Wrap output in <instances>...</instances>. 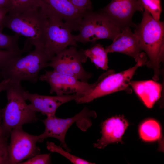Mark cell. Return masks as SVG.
Segmentation results:
<instances>
[{
    "instance_id": "cell-1",
    "label": "cell",
    "mask_w": 164,
    "mask_h": 164,
    "mask_svg": "<svg viewBox=\"0 0 164 164\" xmlns=\"http://www.w3.org/2000/svg\"><path fill=\"white\" fill-rule=\"evenodd\" d=\"M140 23L137 25L134 33L137 36L141 48L148 58L145 65L154 71L153 80L159 79L161 64L164 59V22L154 19L144 10Z\"/></svg>"
},
{
    "instance_id": "cell-2",
    "label": "cell",
    "mask_w": 164,
    "mask_h": 164,
    "mask_svg": "<svg viewBox=\"0 0 164 164\" xmlns=\"http://www.w3.org/2000/svg\"><path fill=\"white\" fill-rule=\"evenodd\" d=\"M34 46L33 50L25 56L13 58L3 68L1 74L3 79L15 83L22 81L33 83L37 82L40 71L47 67L50 59L45 53L42 45Z\"/></svg>"
},
{
    "instance_id": "cell-3",
    "label": "cell",
    "mask_w": 164,
    "mask_h": 164,
    "mask_svg": "<svg viewBox=\"0 0 164 164\" xmlns=\"http://www.w3.org/2000/svg\"><path fill=\"white\" fill-rule=\"evenodd\" d=\"M25 89L21 83L10 82L5 91L7 103L2 109L1 126L4 133L8 136L13 129L37 120L35 112L27 104L23 95Z\"/></svg>"
},
{
    "instance_id": "cell-4",
    "label": "cell",
    "mask_w": 164,
    "mask_h": 164,
    "mask_svg": "<svg viewBox=\"0 0 164 164\" xmlns=\"http://www.w3.org/2000/svg\"><path fill=\"white\" fill-rule=\"evenodd\" d=\"M148 57L143 53L133 67L119 73H115L110 70L101 75L95 85L89 93L75 100L78 104L90 102L98 98L121 91H125L128 93L131 90L130 83L137 68L145 65Z\"/></svg>"
},
{
    "instance_id": "cell-5",
    "label": "cell",
    "mask_w": 164,
    "mask_h": 164,
    "mask_svg": "<svg viewBox=\"0 0 164 164\" xmlns=\"http://www.w3.org/2000/svg\"><path fill=\"white\" fill-rule=\"evenodd\" d=\"M47 17L39 7L15 15L7 13L3 21L6 27L19 35L27 39L31 46H43Z\"/></svg>"
},
{
    "instance_id": "cell-6",
    "label": "cell",
    "mask_w": 164,
    "mask_h": 164,
    "mask_svg": "<svg viewBox=\"0 0 164 164\" xmlns=\"http://www.w3.org/2000/svg\"><path fill=\"white\" fill-rule=\"evenodd\" d=\"M79 33L73 35L77 42L83 43H95L101 39L114 40L121 32L120 29L101 13L93 11L84 15L79 29Z\"/></svg>"
},
{
    "instance_id": "cell-7",
    "label": "cell",
    "mask_w": 164,
    "mask_h": 164,
    "mask_svg": "<svg viewBox=\"0 0 164 164\" xmlns=\"http://www.w3.org/2000/svg\"><path fill=\"white\" fill-rule=\"evenodd\" d=\"M96 116L95 112L84 107L82 110L71 118H61L56 115L48 116L43 120L45 129L44 132L37 136L39 142L43 141L48 137L54 138L58 139L66 150L70 152L65 141L66 135L70 127L74 123H77L78 126L82 130H85L89 127L90 118Z\"/></svg>"
},
{
    "instance_id": "cell-8",
    "label": "cell",
    "mask_w": 164,
    "mask_h": 164,
    "mask_svg": "<svg viewBox=\"0 0 164 164\" xmlns=\"http://www.w3.org/2000/svg\"><path fill=\"white\" fill-rule=\"evenodd\" d=\"M70 27L62 20L47 17L43 42V49L50 60L69 46H76L77 42Z\"/></svg>"
},
{
    "instance_id": "cell-9",
    "label": "cell",
    "mask_w": 164,
    "mask_h": 164,
    "mask_svg": "<svg viewBox=\"0 0 164 164\" xmlns=\"http://www.w3.org/2000/svg\"><path fill=\"white\" fill-rule=\"evenodd\" d=\"M88 58L84 50H78L71 46L60 52L54 56L47 64L59 73L73 77L81 81L87 82L92 74L86 71L82 64Z\"/></svg>"
},
{
    "instance_id": "cell-10",
    "label": "cell",
    "mask_w": 164,
    "mask_h": 164,
    "mask_svg": "<svg viewBox=\"0 0 164 164\" xmlns=\"http://www.w3.org/2000/svg\"><path fill=\"white\" fill-rule=\"evenodd\" d=\"M39 79L49 84L50 93H55L59 96L73 93L79 95L80 97L89 93L95 85V82L92 84L84 82L54 70L46 71L40 76Z\"/></svg>"
},
{
    "instance_id": "cell-11",
    "label": "cell",
    "mask_w": 164,
    "mask_h": 164,
    "mask_svg": "<svg viewBox=\"0 0 164 164\" xmlns=\"http://www.w3.org/2000/svg\"><path fill=\"white\" fill-rule=\"evenodd\" d=\"M10 135L9 164H19L39 154L40 150L36 145L39 142L37 136L27 133L22 127L13 129Z\"/></svg>"
},
{
    "instance_id": "cell-12",
    "label": "cell",
    "mask_w": 164,
    "mask_h": 164,
    "mask_svg": "<svg viewBox=\"0 0 164 164\" xmlns=\"http://www.w3.org/2000/svg\"><path fill=\"white\" fill-rule=\"evenodd\" d=\"M38 6L46 17L62 20L72 31L79 30L85 14L76 7L69 0H38Z\"/></svg>"
},
{
    "instance_id": "cell-13",
    "label": "cell",
    "mask_w": 164,
    "mask_h": 164,
    "mask_svg": "<svg viewBox=\"0 0 164 164\" xmlns=\"http://www.w3.org/2000/svg\"><path fill=\"white\" fill-rule=\"evenodd\" d=\"M137 11H144L138 0H112L99 12L107 17L121 31L130 26L136 27L137 25L132 22V19Z\"/></svg>"
},
{
    "instance_id": "cell-14",
    "label": "cell",
    "mask_w": 164,
    "mask_h": 164,
    "mask_svg": "<svg viewBox=\"0 0 164 164\" xmlns=\"http://www.w3.org/2000/svg\"><path fill=\"white\" fill-rule=\"evenodd\" d=\"M23 95L26 100L30 102L28 105L31 110L35 112H40L47 116L55 115L57 109L60 105L80 97L76 94L56 96L43 95L30 93L25 90Z\"/></svg>"
},
{
    "instance_id": "cell-15",
    "label": "cell",
    "mask_w": 164,
    "mask_h": 164,
    "mask_svg": "<svg viewBox=\"0 0 164 164\" xmlns=\"http://www.w3.org/2000/svg\"><path fill=\"white\" fill-rule=\"evenodd\" d=\"M105 49L108 53L117 52L125 54L134 58L136 62L142 53L137 36L129 27L122 30Z\"/></svg>"
},
{
    "instance_id": "cell-16",
    "label": "cell",
    "mask_w": 164,
    "mask_h": 164,
    "mask_svg": "<svg viewBox=\"0 0 164 164\" xmlns=\"http://www.w3.org/2000/svg\"><path fill=\"white\" fill-rule=\"evenodd\" d=\"M127 121L123 116H114L105 120L101 126V136L94 146L103 149L108 145L122 142V137L128 126Z\"/></svg>"
},
{
    "instance_id": "cell-17",
    "label": "cell",
    "mask_w": 164,
    "mask_h": 164,
    "mask_svg": "<svg viewBox=\"0 0 164 164\" xmlns=\"http://www.w3.org/2000/svg\"><path fill=\"white\" fill-rule=\"evenodd\" d=\"M130 85L148 108H152L161 97L162 85L156 81H131Z\"/></svg>"
},
{
    "instance_id": "cell-18",
    "label": "cell",
    "mask_w": 164,
    "mask_h": 164,
    "mask_svg": "<svg viewBox=\"0 0 164 164\" xmlns=\"http://www.w3.org/2000/svg\"><path fill=\"white\" fill-rule=\"evenodd\" d=\"M84 53L97 68L107 70L108 66V53L100 43H96L90 48L84 50Z\"/></svg>"
},
{
    "instance_id": "cell-19",
    "label": "cell",
    "mask_w": 164,
    "mask_h": 164,
    "mask_svg": "<svg viewBox=\"0 0 164 164\" xmlns=\"http://www.w3.org/2000/svg\"><path fill=\"white\" fill-rule=\"evenodd\" d=\"M139 133L141 138L148 142L157 140L161 138V129L159 123L155 120L149 119L141 125Z\"/></svg>"
},
{
    "instance_id": "cell-20",
    "label": "cell",
    "mask_w": 164,
    "mask_h": 164,
    "mask_svg": "<svg viewBox=\"0 0 164 164\" xmlns=\"http://www.w3.org/2000/svg\"><path fill=\"white\" fill-rule=\"evenodd\" d=\"M38 6V0H11L8 14L15 15Z\"/></svg>"
},
{
    "instance_id": "cell-21",
    "label": "cell",
    "mask_w": 164,
    "mask_h": 164,
    "mask_svg": "<svg viewBox=\"0 0 164 164\" xmlns=\"http://www.w3.org/2000/svg\"><path fill=\"white\" fill-rule=\"evenodd\" d=\"M19 36L16 33L9 35L0 32V50L16 52L22 51L24 48L20 49L19 45Z\"/></svg>"
},
{
    "instance_id": "cell-22",
    "label": "cell",
    "mask_w": 164,
    "mask_h": 164,
    "mask_svg": "<svg viewBox=\"0 0 164 164\" xmlns=\"http://www.w3.org/2000/svg\"><path fill=\"white\" fill-rule=\"evenodd\" d=\"M46 148L47 149L52 152L58 153L67 159L71 163L74 164H94L80 158L71 154L68 151L64 150L60 146H57L52 142L47 141Z\"/></svg>"
},
{
    "instance_id": "cell-23",
    "label": "cell",
    "mask_w": 164,
    "mask_h": 164,
    "mask_svg": "<svg viewBox=\"0 0 164 164\" xmlns=\"http://www.w3.org/2000/svg\"><path fill=\"white\" fill-rule=\"evenodd\" d=\"M144 10H147L153 18L159 20L162 11L160 0H138Z\"/></svg>"
},
{
    "instance_id": "cell-24",
    "label": "cell",
    "mask_w": 164,
    "mask_h": 164,
    "mask_svg": "<svg viewBox=\"0 0 164 164\" xmlns=\"http://www.w3.org/2000/svg\"><path fill=\"white\" fill-rule=\"evenodd\" d=\"M27 52L25 49L21 52L10 51L0 50V72L12 59L21 56L25 52Z\"/></svg>"
},
{
    "instance_id": "cell-25",
    "label": "cell",
    "mask_w": 164,
    "mask_h": 164,
    "mask_svg": "<svg viewBox=\"0 0 164 164\" xmlns=\"http://www.w3.org/2000/svg\"><path fill=\"white\" fill-rule=\"evenodd\" d=\"M7 136L0 138V164H8L9 145Z\"/></svg>"
},
{
    "instance_id": "cell-26",
    "label": "cell",
    "mask_w": 164,
    "mask_h": 164,
    "mask_svg": "<svg viewBox=\"0 0 164 164\" xmlns=\"http://www.w3.org/2000/svg\"><path fill=\"white\" fill-rule=\"evenodd\" d=\"M51 162L50 154H37L29 158L26 161L21 162L20 164H50Z\"/></svg>"
},
{
    "instance_id": "cell-27",
    "label": "cell",
    "mask_w": 164,
    "mask_h": 164,
    "mask_svg": "<svg viewBox=\"0 0 164 164\" xmlns=\"http://www.w3.org/2000/svg\"><path fill=\"white\" fill-rule=\"evenodd\" d=\"M77 9L86 14L92 11L93 7L91 0H69Z\"/></svg>"
},
{
    "instance_id": "cell-28",
    "label": "cell",
    "mask_w": 164,
    "mask_h": 164,
    "mask_svg": "<svg viewBox=\"0 0 164 164\" xmlns=\"http://www.w3.org/2000/svg\"><path fill=\"white\" fill-rule=\"evenodd\" d=\"M10 83V80L7 79H3L0 82V93L5 90ZM2 121V109H0V124Z\"/></svg>"
},
{
    "instance_id": "cell-29",
    "label": "cell",
    "mask_w": 164,
    "mask_h": 164,
    "mask_svg": "<svg viewBox=\"0 0 164 164\" xmlns=\"http://www.w3.org/2000/svg\"><path fill=\"white\" fill-rule=\"evenodd\" d=\"M9 9H0V32H2L3 28V21L4 18L8 13Z\"/></svg>"
},
{
    "instance_id": "cell-30",
    "label": "cell",
    "mask_w": 164,
    "mask_h": 164,
    "mask_svg": "<svg viewBox=\"0 0 164 164\" xmlns=\"http://www.w3.org/2000/svg\"><path fill=\"white\" fill-rule=\"evenodd\" d=\"M11 1L0 0V9H8L9 10L11 5Z\"/></svg>"
},
{
    "instance_id": "cell-31",
    "label": "cell",
    "mask_w": 164,
    "mask_h": 164,
    "mask_svg": "<svg viewBox=\"0 0 164 164\" xmlns=\"http://www.w3.org/2000/svg\"><path fill=\"white\" fill-rule=\"evenodd\" d=\"M5 136H9L6 135H5L2 129L1 124H0V138Z\"/></svg>"
},
{
    "instance_id": "cell-32",
    "label": "cell",
    "mask_w": 164,
    "mask_h": 164,
    "mask_svg": "<svg viewBox=\"0 0 164 164\" xmlns=\"http://www.w3.org/2000/svg\"><path fill=\"white\" fill-rule=\"evenodd\" d=\"M0 77H2L1 74V72H0Z\"/></svg>"
}]
</instances>
